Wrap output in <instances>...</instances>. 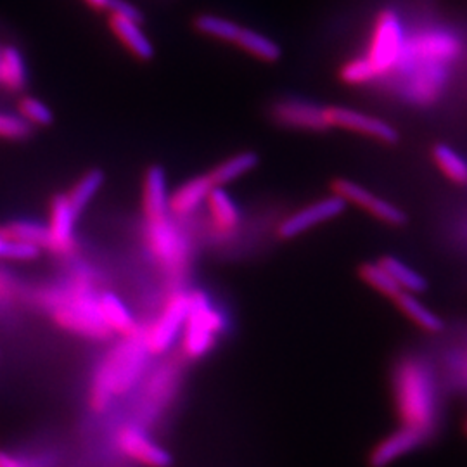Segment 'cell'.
I'll use <instances>...</instances> for the list:
<instances>
[{
	"label": "cell",
	"instance_id": "obj_1",
	"mask_svg": "<svg viewBox=\"0 0 467 467\" xmlns=\"http://www.w3.org/2000/svg\"><path fill=\"white\" fill-rule=\"evenodd\" d=\"M148 357L150 355L142 343L140 331L123 337L100 362L90 388V407L100 414L109 409L115 399L127 395L142 378Z\"/></svg>",
	"mask_w": 467,
	"mask_h": 467
},
{
	"label": "cell",
	"instance_id": "obj_2",
	"mask_svg": "<svg viewBox=\"0 0 467 467\" xmlns=\"http://www.w3.org/2000/svg\"><path fill=\"white\" fill-rule=\"evenodd\" d=\"M397 409L403 426L433 433L436 397L431 374L418 360H405L395 374Z\"/></svg>",
	"mask_w": 467,
	"mask_h": 467
},
{
	"label": "cell",
	"instance_id": "obj_3",
	"mask_svg": "<svg viewBox=\"0 0 467 467\" xmlns=\"http://www.w3.org/2000/svg\"><path fill=\"white\" fill-rule=\"evenodd\" d=\"M225 331V317L202 291L189 295V310L181 334V351L187 360H200Z\"/></svg>",
	"mask_w": 467,
	"mask_h": 467
},
{
	"label": "cell",
	"instance_id": "obj_4",
	"mask_svg": "<svg viewBox=\"0 0 467 467\" xmlns=\"http://www.w3.org/2000/svg\"><path fill=\"white\" fill-rule=\"evenodd\" d=\"M49 306L52 318L71 333L90 339H106L111 334L100 317L99 298H92L85 289L54 293Z\"/></svg>",
	"mask_w": 467,
	"mask_h": 467
},
{
	"label": "cell",
	"instance_id": "obj_5",
	"mask_svg": "<svg viewBox=\"0 0 467 467\" xmlns=\"http://www.w3.org/2000/svg\"><path fill=\"white\" fill-rule=\"evenodd\" d=\"M189 310V295L173 293L156 318L144 331H140L142 343L152 357L167 353L171 345L181 337Z\"/></svg>",
	"mask_w": 467,
	"mask_h": 467
},
{
	"label": "cell",
	"instance_id": "obj_6",
	"mask_svg": "<svg viewBox=\"0 0 467 467\" xmlns=\"http://www.w3.org/2000/svg\"><path fill=\"white\" fill-rule=\"evenodd\" d=\"M403 49V30L400 17L393 11H383L374 25L368 59L376 69L378 77L388 73L400 59Z\"/></svg>",
	"mask_w": 467,
	"mask_h": 467
},
{
	"label": "cell",
	"instance_id": "obj_7",
	"mask_svg": "<svg viewBox=\"0 0 467 467\" xmlns=\"http://www.w3.org/2000/svg\"><path fill=\"white\" fill-rule=\"evenodd\" d=\"M115 445L123 457L139 466L168 467L171 464L170 453L135 424H125L118 430Z\"/></svg>",
	"mask_w": 467,
	"mask_h": 467
},
{
	"label": "cell",
	"instance_id": "obj_8",
	"mask_svg": "<svg viewBox=\"0 0 467 467\" xmlns=\"http://www.w3.org/2000/svg\"><path fill=\"white\" fill-rule=\"evenodd\" d=\"M272 119L285 127L308 132H327L331 129L327 119V108H322L314 102L300 99L279 100L270 109Z\"/></svg>",
	"mask_w": 467,
	"mask_h": 467
},
{
	"label": "cell",
	"instance_id": "obj_9",
	"mask_svg": "<svg viewBox=\"0 0 467 467\" xmlns=\"http://www.w3.org/2000/svg\"><path fill=\"white\" fill-rule=\"evenodd\" d=\"M334 194L343 198L347 202H353L358 208H364L372 217L381 220L388 225L401 227L407 223V215L401 212L399 206L391 204L389 201L383 200L379 196H374L366 187H362L348 179H334L331 184Z\"/></svg>",
	"mask_w": 467,
	"mask_h": 467
},
{
	"label": "cell",
	"instance_id": "obj_10",
	"mask_svg": "<svg viewBox=\"0 0 467 467\" xmlns=\"http://www.w3.org/2000/svg\"><path fill=\"white\" fill-rule=\"evenodd\" d=\"M347 206H348V202L343 198L336 196V194L322 198V200L305 206L300 212L293 213L291 217L285 218L277 229V235L284 241L295 239L301 234L310 231L312 227H316L318 223H324V222H329L333 218L339 217L341 213H345Z\"/></svg>",
	"mask_w": 467,
	"mask_h": 467
},
{
	"label": "cell",
	"instance_id": "obj_11",
	"mask_svg": "<svg viewBox=\"0 0 467 467\" xmlns=\"http://www.w3.org/2000/svg\"><path fill=\"white\" fill-rule=\"evenodd\" d=\"M327 119L331 129H345L351 132L368 135L384 144H397L400 140V134L395 127L386 123L381 118L370 117L368 113H360L350 108L343 106H331L327 108Z\"/></svg>",
	"mask_w": 467,
	"mask_h": 467
},
{
	"label": "cell",
	"instance_id": "obj_12",
	"mask_svg": "<svg viewBox=\"0 0 467 467\" xmlns=\"http://www.w3.org/2000/svg\"><path fill=\"white\" fill-rule=\"evenodd\" d=\"M431 433H426L418 428L403 426L399 431L389 434L370 453V466L386 467L391 462L399 461L405 453L416 451L419 445H422Z\"/></svg>",
	"mask_w": 467,
	"mask_h": 467
},
{
	"label": "cell",
	"instance_id": "obj_13",
	"mask_svg": "<svg viewBox=\"0 0 467 467\" xmlns=\"http://www.w3.org/2000/svg\"><path fill=\"white\" fill-rule=\"evenodd\" d=\"M78 215L73 212L67 194L54 196L50 204L49 233L54 253H67L75 244V223Z\"/></svg>",
	"mask_w": 467,
	"mask_h": 467
},
{
	"label": "cell",
	"instance_id": "obj_14",
	"mask_svg": "<svg viewBox=\"0 0 467 467\" xmlns=\"http://www.w3.org/2000/svg\"><path fill=\"white\" fill-rule=\"evenodd\" d=\"M142 189L144 213L148 215L150 222L167 220L170 213V196L165 168L161 165H150L144 173Z\"/></svg>",
	"mask_w": 467,
	"mask_h": 467
},
{
	"label": "cell",
	"instance_id": "obj_15",
	"mask_svg": "<svg viewBox=\"0 0 467 467\" xmlns=\"http://www.w3.org/2000/svg\"><path fill=\"white\" fill-rule=\"evenodd\" d=\"M100 317L111 334L130 337L139 333L137 322L129 306L115 293H102L99 296Z\"/></svg>",
	"mask_w": 467,
	"mask_h": 467
},
{
	"label": "cell",
	"instance_id": "obj_16",
	"mask_svg": "<svg viewBox=\"0 0 467 467\" xmlns=\"http://www.w3.org/2000/svg\"><path fill=\"white\" fill-rule=\"evenodd\" d=\"M109 28L117 35L119 42L140 61H150L156 54L150 36L142 32L140 25L123 17L109 16Z\"/></svg>",
	"mask_w": 467,
	"mask_h": 467
},
{
	"label": "cell",
	"instance_id": "obj_17",
	"mask_svg": "<svg viewBox=\"0 0 467 467\" xmlns=\"http://www.w3.org/2000/svg\"><path fill=\"white\" fill-rule=\"evenodd\" d=\"M150 225H152V229H150L152 250L158 254V258L168 267L181 265L182 258H184V248H182L179 234L173 231V227L168 223V220L150 222Z\"/></svg>",
	"mask_w": 467,
	"mask_h": 467
},
{
	"label": "cell",
	"instance_id": "obj_18",
	"mask_svg": "<svg viewBox=\"0 0 467 467\" xmlns=\"http://www.w3.org/2000/svg\"><path fill=\"white\" fill-rule=\"evenodd\" d=\"M215 185L212 184L208 173L191 179L189 182L181 185L171 196H170V212L177 215L192 213L201 202L208 200V194L212 192Z\"/></svg>",
	"mask_w": 467,
	"mask_h": 467
},
{
	"label": "cell",
	"instance_id": "obj_19",
	"mask_svg": "<svg viewBox=\"0 0 467 467\" xmlns=\"http://www.w3.org/2000/svg\"><path fill=\"white\" fill-rule=\"evenodd\" d=\"M260 163V156L253 150H243L239 154H234L222 161L218 167L213 168L208 177L215 187H225L234 181L244 177L246 173L253 171Z\"/></svg>",
	"mask_w": 467,
	"mask_h": 467
},
{
	"label": "cell",
	"instance_id": "obj_20",
	"mask_svg": "<svg viewBox=\"0 0 467 467\" xmlns=\"http://www.w3.org/2000/svg\"><path fill=\"white\" fill-rule=\"evenodd\" d=\"M234 44L265 63H275L283 57V49L279 44H275L267 35L250 30V28L241 26Z\"/></svg>",
	"mask_w": 467,
	"mask_h": 467
},
{
	"label": "cell",
	"instance_id": "obj_21",
	"mask_svg": "<svg viewBox=\"0 0 467 467\" xmlns=\"http://www.w3.org/2000/svg\"><path fill=\"white\" fill-rule=\"evenodd\" d=\"M397 306L400 308L401 314L410 318L420 329L428 333H440L443 329V322L434 312H431L426 305H422L416 298V295L401 291L400 295L395 298Z\"/></svg>",
	"mask_w": 467,
	"mask_h": 467
},
{
	"label": "cell",
	"instance_id": "obj_22",
	"mask_svg": "<svg viewBox=\"0 0 467 467\" xmlns=\"http://www.w3.org/2000/svg\"><path fill=\"white\" fill-rule=\"evenodd\" d=\"M0 234L13 237L23 243H30L38 246L40 250H50L52 248V239H50L49 227L34 222V220H15L0 227Z\"/></svg>",
	"mask_w": 467,
	"mask_h": 467
},
{
	"label": "cell",
	"instance_id": "obj_23",
	"mask_svg": "<svg viewBox=\"0 0 467 467\" xmlns=\"http://www.w3.org/2000/svg\"><path fill=\"white\" fill-rule=\"evenodd\" d=\"M206 201H208L210 213L220 229L233 231L239 225V220H241L239 208L235 201L231 198V194L225 191V187H213Z\"/></svg>",
	"mask_w": 467,
	"mask_h": 467
},
{
	"label": "cell",
	"instance_id": "obj_24",
	"mask_svg": "<svg viewBox=\"0 0 467 467\" xmlns=\"http://www.w3.org/2000/svg\"><path fill=\"white\" fill-rule=\"evenodd\" d=\"M106 175L99 168H92L82 175V179L73 185V189L67 194V201L73 208V212L80 217L88 202L96 198L100 187L104 185Z\"/></svg>",
	"mask_w": 467,
	"mask_h": 467
},
{
	"label": "cell",
	"instance_id": "obj_25",
	"mask_svg": "<svg viewBox=\"0 0 467 467\" xmlns=\"http://www.w3.org/2000/svg\"><path fill=\"white\" fill-rule=\"evenodd\" d=\"M379 265L391 275V279L400 285L403 291L418 295L424 293L428 289V281L416 272L414 268L405 265L399 258L395 256H383L379 260Z\"/></svg>",
	"mask_w": 467,
	"mask_h": 467
},
{
	"label": "cell",
	"instance_id": "obj_26",
	"mask_svg": "<svg viewBox=\"0 0 467 467\" xmlns=\"http://www.w3.org/2000/svg\"><path fill=\"white\" fill-rule=\"evenodd\" d=\"M4 57V88L11 92H21L28 84V71L23 54L13 46L2 47Z\"/></svg>",
	"mask_w": 467,
	"mask_h": 467
},
{
	"label": "cell",
	"instance_id": "obj_27",
	"mask_svg": "<svg viewBox=\"0 0 467 467\" xmlns=\"http://www.w3.org/2000/svg\"><path fill=\"white\" fill-rule=\"evenodd\" d=\"M433 158L436 167L441 170V173L449 181L453 184L467 185V161L464 158H461L455 150L445 144L434 146Z\"/></svg>",
	"mask_w": 467,
	"mask_h": 467
},
{
	"label": "cell",
	"instance_id": "obj_28",
	"mask_svg": "<svg viewBox=\"0 0 467 467\" xmlns=\"http://www.w3.org/2000/svg\"><path fill=\"white\" fill-rule=\"evenodd\" d=\"M194 28L200 34L234 44L239 30H241V25H237L235 21L227 19V17L215 16V15H200V16L194 17Z\"/></svg>",
	"mask_w": 467,
	"mask_h": 467
},
{
	"label": "cell",
	"instance_id": "obj_29",
	"mask_svg": "<svg viewBox=\"0 0 467 467\" xmlns=\"http://www.w3.org/2000/svg\"><path fill=\"white\" fill-rule=\"evenodd\" d=\"M358 275L364 283L368 284L372 289H376L378 293L384 295L386 298H391L395 300L399 295H400L401 289L399 284L395 283L391 279V275L384 270L379 262L374 264V262H366L358 267Z\"/></svg>",
	"mask_w": 467,
	"mask_h": 467
},
{
	"label": "cell",
	"instance_id": "obj_30",
	"mask_svg": "<svg viewBox=\"0 0 467 467\" xmlns=\"http://www.w3.org/2000/svg\"><path fill=\"white\" fill-rule=\"evenodd\" d=\"M42 250L30 243H23L13 237L0 234V260H13V262H30L40 256Z\"/></svg>",
	"mask_w": 467,
	"mask_h": 467
},
{
	"label": "cell",
	"instance_id": "obj_31",
	"mask_svg": "<svg viewBox=\"0 0 467 467\" xmlns=\"http://www.w3.org/2000/svg\"><path fill=\"white\" fill-rule=\"evenodd\" d=\"M378 77L376 69L368 57H355L345 63L339 69V78L347 85H364L372 82Z\"/></svg>",
	"mask_w": 467,
	"mask_h": 467
},
{
	"label": "cell",
	"instance_id": "obj_32",
	"mask_svg": "<svg viewBox=\"0 0 467 467\" xmlns=\"http://www.w3.org/2000/svg\"><path fill=\"white\" fill-rule=\"evenodd\" d=\"M17 109L19 117L28 121L32 127H49L54 121V113L49 106L35 98H23L17 104Z\"/></svg>",
	"mask_w": 467,
	"mask_h": 467
},
{
	"label": "cell",
	"instance_id": "obj_33",
	"mask_svg": "<svg viewBox=\"0 0 467 467\" xmlns=\"http://www.w3.org/2000/svg\"><path fill=\"white\" fill-rule=\"evenodd\" d=\"M34 132V127L23 118L9 113H0V139L25 140Z\"/></svg>",
	"mask_w": 467,
	"mask_h": 467
},
{
	"label": "cell",
	"instance_id": "obj_34",
	"mask_svg": "<svg viewBox=\"0 0 467 467\" xmlns=\"http://www.w3.org/2000/svg\"><path fill=\"white\" fill-rule=\"evenodd\" d=\"M0 467H47V464L38 457L17 451H0Z\"/></svg>",
	"mask_w": 467,
	"mask_h": 467
},
{
	"label": "cell",
	"instance_id": "obj_35",
	"mask_svg": "<svg viewBox=\"0 0 467 467\" xmlns=\"http://www.w3.org/2000/svg\"><path fill=\"white\" fill-rule=\"evenodd\" d=\"M108 11L111 13V16L123 17L129 21H134L137 25L144 23V15L139 7H135L134 4L127 2V0H111L108 5Z\"/></svg>",
	"mask_w": 467,
	"mask_h": 467
},
{
	"label": "cell",
	"instance_id": "obj_36",
	"mask_svg": "<svg viewBox=\"0 0 467 467\" xmlns=\"http://www.w3.org/2000/svg\"><path fill=\"white\" fill-rule=\"evenodd\" d=\"M85 2H87L90 7L100 11V9H108V5H109L111 0H85Z\"/></svg>",
	"mask_w": 467,
	"mask_h": 467
},
{
	"label": "cell",
	"instance_id": "obj_37",
	"mask_svg": "<svg viewBox=\"0 0 467 467\" xmlns=\"http://www.w3.org/2000/svg\"><path fill=\"white\" fill-rule=\"evenodd\" d=\"M7 287H9V285H7V281H5V279H4V275L0 274V300L7 295Z\"/></svg>",
	"mask_w": 467,
	"mask_h": 467
},
{
	"label": "cell",
	"instance_id": "obj_38",
	"mask_svg": "<svg viewBox=\"0 0 467 467\" xmlns=\"http://www.w3.org/2000/svg\"><path fill=\"white\" fill-rule=\"evenodd\" d=\"M0 87H4V57H2V47H0Z\"/></svg>",
	"mask_w": 467,
	"mask_h": 467
},
{
	"label": "cell",
	"instance_id": "obj_39",
	"mask_svg": "<svg viewBox=\"0 0 467 467\" xmlns=\"http://www.w3.org/2000/svg\"><path fill=\"white\" fill-rule=\"evenodd\" d=\"M466 433H467V422H466Z\"/></svg>",
	"mask_w": 467,
	"mask_h": 467
}]
</instances>
